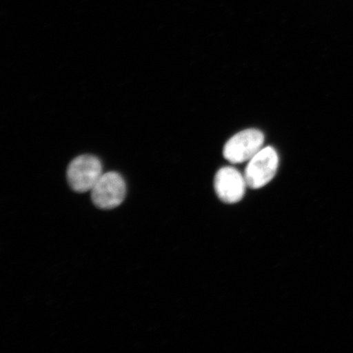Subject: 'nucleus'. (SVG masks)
Masks as SVG:
<instances>
[{
	"mask_svg": "<svg viewBox=\"0 0 353 353\" xmlns=\"http://www.w3.org/2000/svg\"><path fill=\"white\" fill-rule=\"evenodd\" d=\"M103 174L101 162L92 154L74 158L66 172L70 187L79 193L90 191Z\"/></svg>",
	"mask_w": 353,
	"mask_h": 353,
	"instance_id": "f257e3e1",
	"label": "nucleus"
},
{
	"mask_svg": "<svg viewBox=\"0 0 353 353\" xmlns=\"http://www.w3.org/2000/svg\"><path fill=\"white\" fill-rule=\"evenodd\" d=\"M279 165V157L274 148L260 150L247 164L244 176L247 186L251 189L262 188L274 179Z\"/></svg>",
	"mask_w": 353,
	"mask_h": 353,
	"instance_id": "f03ea898",
	"label": "nucleus"
},
{
	"mask_svg": "<svg viewBox=\"0 0 353 353\" xmlns=\"http://www.w3.org/2000/svg\"><path fill=\"white\" fill-rule=\"evenodd\" d=\"M264 135L254 129L243 130L229 139L223 148V156L232 164L248 162L263 148Z\"/></svg>",
	"mask_w": 353,
	"mask_h": 353,
	"instance_id": "20e7f679",
	"label": "nucleus"
},
{
	"mask_svg": "<svg viewBox=\"0 0 353 353\" xmlns=\"http://www.w3.org/2000/svg\"><path fill=\"white\" fill-rule=\"evenodd\" d=\"M92 191V201L101 210H112L121 205L126 196V183L117 172L101 176Z\"/></svg>",
	"mask_w": 353,
	"mask_h": 353,
	"instance_id": "7ed1b4c3",
	"label": "nucleus"
},
{
	"mask_svg": "<svg viewBox=\"0 0 353 353\" xmlns=\"http://www.w3.org/2000/svg\"><path fill=\"white\" fill-rule=\"evenodd\" d=\"M247 186L244 174L235 168H221L214 178V190L221 201L236 204L244 198Z\"/></svg>",
	"mask_w": 353,
	"mask_h": 353,
	"instance_id": "39448f33",
	"label": "nucleus"
}]
</instances>
